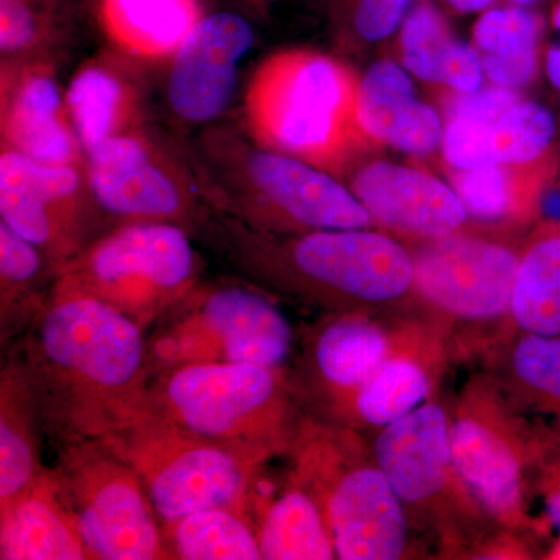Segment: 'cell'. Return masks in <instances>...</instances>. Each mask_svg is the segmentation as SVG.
Masks as SVG:
<instances>
[{"mask_svg":"<svg viewBox=\"0 0 560 560\" xmlns=\"http://www.w3.org/2000/svg\"><path fill=\"white\" fill-rule=\"evenodd\" d=\"M33 366L84 440H94L145 393L142 327L80 293L51 294L33 337Z\"/></svg>","mask_w":560,"mask_h":560,"instance_id":"1","label":"cell"},{"mask_svg":"<svg viewBox=\"0 0 560 560\" xmlns=\"http://www.w3.org/2000/svg\"><path fill=\"white\" fill-rule=\"evenodd\" d=\"M195 171L209 201L256 226L345 231L372 221L357 195L316 165L253 149L230 130L202 138Z\"/></svg>","mask_w":560,"mask_h":560,"instance_id":"2","label":"cell"},{"mask_svg":"<svg viewBox=\"0 0 560 560\" xmlns=\"http://www.w3.org/2000/svg\"><path fill=\"white\" fill-rule=\"evenodd\" d=\"M359 83L341 62L315 51H282L254 73L246 120L260 145L318 165L348 156L360 136Z\"/></svg>","mask_w":560,"mask_h":560,"instance_id":"3","label":"cell"},{"mask_svg":"<svg viewBox=\"0 0 560 560\" xmlns=\"http://www.w3.org/2000/svg\"><path fill=\"white\" fill-rule=\"evenodd\" d=\"M94 440L135 469L165 523L210 508L243 514L260 464L179 429L140 401Z\"/></svg>","mask_w":560,"mask_h":560,"instance_id":"4","label":"cell"},{"mask_svg":"<svg viewBox=\"0 0 560 560\" xmlns=\"http://www.w3.org/2000/svg\"><path fill=\"white\" fill-rule=\"evenodd\" d=\"M140 405L179 429L257 460L280 442L285 399L278 370L191 363L165 370Z\"/></svg>","mask_w":560,"mask_h":560,"instance_id":"5","label":"cell"},{"mask_svg":"<svg viewBox=\"0 0 560 560\" xmlns=\"http://www.w3.org/2000/svg\"><path fill=\"white\" fill-rule=\"evenodd\" d=\"M198 270L179 224L128 223L70 260L54 291L97 298L143 329L194 289Z\"/></svg>","mask_w":560,"mask_h":560,"instance_id":"6","label":"cell"},{"mask_svg":"<svg viewBox=\"0 0 560 560\" xmlns=\"http://www.w3.org/2000/svg\"><path fill=\"white\" fill-rule=\"evenodd\" d=\"M55 477L90 559L168 558L145 486L101 442L69 447Z\"/></svg>","mask_w":560,"mask_h":560,"instance_id":"7","label":"cell"},{"mask_svg":"<svg viewBox=\"0 0 560 560\" xmlns=\"http://www.w3.org/2000/svg\"><path fill=\"white\" fill-rule=\"evenodd\" d=\"M293 331L267 298L220 287L191 301L151 342V357L165 370L191 363L259 364L279 370L289 359Z\"/></svg>","mask_w":560,"mask_h":560,"instance_id":"8","label":"cell"},{"mask_svg":"<svg viewBox=\"0 0 560 560\" xmlns=\"http://www.w3.org/2000/svg\"><path fill=\"white\" fill-rule=\"evenodd\" d=\"M88 179L98 206L128 223L195 219L206 197L198 173L147 128L117 136L86 154Z\"/></svg>","mask_w":560,"mask_h":560,"instance_id":"9","label":"cell"},{"mask_svg":"<svg viewBox=\"0 0 560 560\" xmlns=\"http://www.w3.org/2000/svg\"><path fill=\"white\" fill-rule=\"evenodd\" d=\"M95 206L86 164H46L2 147V221L38 246L57 275L90 246Z\"/></svg>","mask_w":560,"mask_h":560,"instance_id":"10","label":"cell"},{"mask_svg":"<svg viewBox=\"0 0 560 560\" xmlns=\"http://www.w3.org/2000/svg\"><path fill=\"white\" fill-rule=\"evenodd\" d=\"M289 254L302 278L350 300L381 304L415 285V257L378 232L313 231L293 242Z\"/></svg>","mask_w":560,"mask_h":560,"instance_id":"11","label":"cell"},{"mask_svg":"<svg viewBox=\"0 0 560 560\" xmlns=\"http://www.w3.org/2000/svg\"><path fill=\"white\" fill-rule=\"evenodd\" d=\"M521 260L506 246L445 235L415 257V287L456 318H499L511 313Z\"/></svg>","mask_w":560,"mask_h":560,"instance_id":"12","label":"cell"},{"mask_svg":"<svg viewBox=\"0 0 560 560\" xmlns=\"http://www.w3.org/2000/svg\"><path fill=\"white\" fill-rule=\"evenodd\" d=\"M2 147L58 165L86 164L54 65L43 58L2 61Z\"/></svg>","mask_w":560,"mask_h":560,"instance_id":"13","label":"cell"},{"mask_svg":"<svg viewBox=\"0 0 560 560\" xmlns=\"http://www.w3.org/2000/svg\"><path fill=\"white\" fill-rule=\"evenodd\" d=\"M253 44V25L241 14L202 16L172 58L167 98L173 114L191 125L221 116L230 105L238 65Z\"/></svg>","mask_w":560,"mask_h":560,"instance_id":"14","label":"cell"},{"mask_svg":"<svg viewBox=\"0 0 560 560\" xmlns=\"http://www.w3.org/2000/svg\"><path fill=\"white\" fill-rule=\"evenodd\" d=\"M324 517L342 560H396L407 548L404 501L377 466L355 467L331 486Z\"/></svg>","mask_w":560,"mask_h":560,"instance_id":"15","label":"cell"},{"mask_svg":"<svg viewBox=\"0 0 560 560\" xmlns=\"http://www.w3.org/2000/svg\"><path fill=\"white\" fill-rule=\"evenodd\" d=\"M352 191L372 219L420 237L451 235L469 213L458 194L440 179L389 162H371L360 168Z\"/></svg>","mask_w":560,"mask_h":560,"instance_id":"16","label":"cell"},{"mask_svg":"<svg viewBox=\"0 0 560 560\" xmlns=\"http://www.w3.org/2000/svg\"><path fill=\"white\" fill-rule=\"evenodd\" d=\"M375 463L407 504L433 499L444 489L451 464V422L438 404H425L383 427L374 444Z\"/></svg>","mask_w":560,"mask_h":560,"instance_id":"17","label":"cell"},{"mask_svg":"<svg viewBox=\"0 0 560 560\" xmlns=\"http://www.w3.org/2000/svg\"><path fill=\"white\" fill-rule=\"evenodd\" d=\"M70 119L84 153L145 127L143 88L130 62L98 55L80 66L66 91Z\"/></svg>","mask_w":560,"mask_h":560,"instance_id":"18","label":"cell"},{"mask_svg":"<svg viewBox=\"0 0 560 560\" xmlns=\"http://www.w3.org/2000/svg\"><path fill=\"white\" fill-rule=\"evenodd\" d=\"M360 131L408 153L427 154L442 140L436 110L416 98L408 73L390 61L368 70L357 90Z\"/></svg>","mask_w":560,"mask_h":560,"instance_id":"19","label":"cell"},{"mask_svg":"<svg viewBox=\"0 0 560 560\" xmlns=\"http://www.w3.org/2000/svg\"><path fill=\"white\" fill-rule=\"evenodd\" d=\"M0 559H90L61 499L55 471H40L31 489L0 510Z\"/></svg>","mask_w":560,"mask_h":560,"instance_id":"20","label":"cell"},{"mask_svg":"<svg viewBox=\"0 0 560 560\" xmlns=\"http://www.w3.org/2000/svg\"><path fill=\"white\" fill-rule=\"evenodd\" d=\"M451 464L486 510L501 518L518 514L521 460L499 431L469 416L455 420L451 423Z\"/></svg>","mask_w":560,"mask_h":560,"instance_id":"21","label":"cell"},{"mask_svg":"<svg viewBox=\"0 0 560 560\" xmlns=\"http://www.w3.org/2000/svg\"><path fill=\"white\" fill-rule=\"evenodd\" d=\"M201 18L200 0H98V20L110 43L143 61L175 57Z\"/></svg>","mask_w":560,"mask_h":560,"instance_id":"22","label":"cell"},{"mask_svg":"<svg viewBox=\"0 0 560 560\" xmlns=\"http://www.w3.org/2000/svg\"><path fill=\"white\" fill-rule=\"evenodd\" d=\"M315 366L334 393L353 394L390 359L388 335L360 316L331 320L316 338Z\"/></svg>","mask_w":560,"mask_h":560,"instance_id":"23","label":"cell"},{"mask_svg":"<svg viewBox=\"0 0 560 560\" xmlns=\"http://www.w3.org/2000/svg\"><path fill=\"white\" fill-rule=\"evenodd\" d=\"M261 559L329 560L337 558L326 517L308 493L289 490L271 504L259 534Z\"/></svg>","mask_w":560,"mask_h":560,"instance_id":"24","label":"cell"},{"mask_svg":"<svg viewBox=\"0 0 560 560\" xmlns=\"http://www.w3.org/2000/svg\"><path fill=\"white\" fill-rule=\"evenodd\" d=\"M0 404V510H5L32 488L43 469L27 382L13 372L3 374Z\"/></svg>","mask_w":560,"mask_h":560,"instance_id":"25","label":"cell"},{"mask_svg":"<svg viewBox=\"0 0 560 560\" xmlns=\"http://www.w3.org/2000/svg\"><path fill=\"white\" fill-rule=\"evenodd\" d=\"M167 528L178 559H261L259 537L238 511L210 508L167 523Z\"/></svg>","mask_w":560,"mask_h":560,"instance_id":"26","label":"cell"},{"mask_svg":"<svg viewBox=\"0 0 560 560\" xmlns=\"http://www.w3.org/2000/svg\"><path fill=\"white\" fill-rule=\"evenodd\" d=\"M511 315L525 334L560 335V237L537 242L521 260Z\"/></svg>","mask_w":560,"mask_h":560,"instance_id":"27","label":"cell"},{"mask_svg":"<svg viewBox=\"0 0 560 560\" xmlns=\"http://www.w3.org/2000/svg\"><path fill=\"white\" fill-rule=\"evenodd\" d=\"M430 377L419 363L390 357L352 394L364 422L386 427L410 415L430 394Z\"/></svg>","mask_w":560,"mask_h":560,"instance_id":"28","label":"cell"},{"mask_svg":"<svg viewBox=\"0 0 560 560\" xmlns=\"http://www.w3.org/2000/svg\"><path fill=\"white\" fill-rule=\"evenodd\" d=\"M555 132L556 120L550 110L536 103H515L489 124L492 164H528L548 149Z\"/></svg>","mask_w":560,"mask_h":560,"instance_id":"29","label":"cell"},{"mask_svg":"<svg viewBox=\"0 0 560 560\" xmlns=\"http://www.w3.org/2000/svg\"><path fill=\"white\" fill-rule=\"evenodd\" d=\"M57 0H0L2 61L46 57L58 36Z\"/></svg>","mask_w":560,"mask_h":560,"instance_id":"30","label":"cell"},{"mask_svg":"<svg viewBox=\"0 0 560 560\" xmlns=\"http://www.w3.org/2000/svg\"><path fill=\"white\" fill-rule=\"evenodd\" d=\"M452 44L445 22L433 7H418L404 22L401 57L405 68L419 79L442 81Z\"/></svg>","mask_w":560,"mask_h":560,"instance_id":"31","label":"cell"},{"mask_svg":"<svg viewBox=\"0 0 560 560\" xmlns=\"http://www.w3.org/2000/svg\"><path fill=\"white\" fill-rule=\"evenodd\" d=\"M453 186L467 212L477 219H503L514 205V183L503 165L459 171Z\"/></svg>","mask_w":560,"mask_h":560,"instance_id":"32","label":"cell"},{"mask_svg":"<svg viewBox=\"0 0 560 560\" xmlns=\"http://www.w3.org/2000/svg\"><path fill=\"white\" fill-rule=\"evenodd\" d=\"M518 381L560 407V335L525 334L512 355Z\"/></svg>","mask_w":560,"mask_h":560,"instance_id":"33","label":"cell"},{"mask_svg":"<svg viewBox=\"0 0 560 560\" xmlns=\"http://www.w3.org/2000/svg\"><path fill=\"white\" fill-rule=\"evenodd\" d=\"M46 261L49 259L38 246L18 234L5 221H0L2 312L25 290H31L36 280L44 278Z\"/></svg>","mask_w":560,"mask_h":560,"instance_id":"34","label":"cell"},{"mask_svg":"<svg viewBox=\"0 0 560 560\" xmlns=\"http://www.w3.org/2000/svg\"><path fill=\"white\" fill-rule=\"evenodd\" d=\"M536 38V20L521 9L488 11L475 27V39L488 54L534 50Z\"/></svg>","mask_w":560,"mask_h":560,"instance_id":"35","label":"cell"},{"mask_svg":"<svg viewBox=\"0 0 560 560\" xmlns=\"http://www.w3.org/2000/svg\"><path fill=\"white\" fill-rule=\"evenodd\" d=\"M489 124L469 119H451L442 135L445 160L458 171L493 165L489 149Z\"/></svg>","mask_w":560,"mask_h":560,"instance_id":"36","label":"cell"},{"mask_svg":"<svg viewBox=\"0 0 560 560\" xmlns=\"http://www.w3.org/2000/svg\"><path fill=\"white\" fill-rule=\"evenodd\" d=\"M411 0H359L353 25L361 38L381 40L396 31Z\"/></svg>","mask_w":560,"mask_h":560,"instance_id":"37","label":"cell"},{"mask_svg":"<svg viewBox=\"0 0 560 560\" xmlns=\"http://www.w3.org/2000/svg\"><path fill=\"white\" fill-rule=\"evenodd\" d=\"M521 102L511 88L497 86L458 95L451 103V119L493 121Z\"/></svg>","mask_w":560,"mask_h":560,"instance_id":"38","label":"cell"},{"mask_svg":"<svg viewBox=\"0 0 560 560\" xmlns=\"http://www.w3.org/2000/svg\"><path fill=\"white\" fill-rule=\"evenodd\" d=\"M481 58L477 51L464 44H452L442 70V83H447L460 94H469L480 90L482 83Z\"/></svg>","mask_w":560,"mask_h":560,"instance_id":"39","label":"cell"},{"mask_svg":"<svg viewBox=\"0 0 560 560\" xmlns=\"http://www.w3.org/2000/svg\"><path fill=\"white\" fill-rule=\"evenodd\" d=\"M486 75L504 88H517L528 83L536 69V50L515 54H489L482 60Z\"/></svg>","mask_w":560,"mask_h":560,"instance_id":"40","label":"cell"},{"mask_svg":"<svg viewBox=\"0 0 560 560\" xmlns=\"http://www.w3.org/2000/svg\"><path fill=\"white\" fill-rule=\"evenodd\" d=\"M547 72L551 83L560 90V47H555L548 54Z\"/></svg>","mask_w":560,"mask_h":560,"instance_id":"41","label":"cell"},{"mask_svg":"<svg viewBox=\"0 0 560 560\" xmlns=\"http://www.w3.org/2000/svg\"><path fill=\"white\" fill-rule=\"evenodd\" d=\"M456 10L480 11L488 9L492 0H448Z\"/></svg>","mask_w":560,"mask_h":560,"instance_id":"42","label":"cell"},{"mask_svg":"<svg viewBox=\"0 0 560 560\" xmlns=\"http://www.w3.org/2000/svg\"><path fill=\"white\" fill-rule=\"evenodd\" d=\"M544 210L548 217L560 219V191H552L545 198Z\"/></svg>","mask_w":560,"mask_h":560,"instance_id":"43","label":"cell"},{"mask_svg":"<svg viewBox=\"0 0 560 560\" xmlns=\"http://www.w3.org/2000/svg\"><path fill=\"white\" fill-rule=\"evenodd\" d=\"M547 508L552 523L560 529V488L551 493Z\"/></svg>","mask_w":560,"mask_h":560,"instance_id":"44","label":"cell"},{"mask_svg":"<svg viewBox=\"0 0 560 560\" xmlns=\"http://www.w3.org/2000/svg\"><path fill=\"white\" fill-rule=\"evenodd\" d=\"M555 24H556V27H558L560 31V5L558 7V10H556V13H555Z\"/></svg>","mask_w":560,"mask_h":560,"instance_id":"45","label":"cell"},{"mask_svg":"<svg viewBox=\"0 0 560 560\" xmlns=\"http://www.w3.org/2000/svg\"><path fill=\"white\" fill-rule=\"evenodd\" d=\"M514 2H518V3H530V2H533V0H514Z\"/></svg>","mask_w":560,"mask_h":560,"instance_id":"46","label":"cell"},{"mask_svg":"<svg viewBox=\"0 0 560 560\" xmlns=\"http://www.w3.org/2000/svg\"><path fill=\"white\" fill-rule=\"evenodd\" d=\"M559 558H560V551H559Z\"/></svg>","mask_w":560,"mask_h":560,"instance_id":"47","label":"cell"},{"mask_svg":"<svg viewBox=\"0 0 560 560\" xmlns=\"http://www.w3.org/2000/svg\"><path fill=\"white\" fill-rule=\"evenodd\" d=\"M57 2H58V0H57Z\"/></svg>","mask_w":560,"mask_h":560,"instance_id":"48","label":"cell"}]
</instances>
